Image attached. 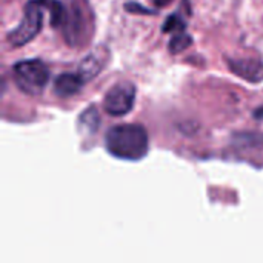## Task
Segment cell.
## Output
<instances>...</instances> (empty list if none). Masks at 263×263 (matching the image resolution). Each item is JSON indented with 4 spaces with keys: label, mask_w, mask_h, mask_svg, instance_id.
<instances>
[{
    "label": "cell",
    "mask_w": 263,
    "mask_h": 263,
    "mask_svg": "<svg viewBox=\"0 0 263 263\" xmlns=\"http://www.w3.org/2000/svg\"><path fill=\"white\" fill-rule=\"evenodd\" d=\"M12 77L20 91L35 97L45 91L49 80V69L39 59H26L12 66Z\"/></svg>",
    "instance_id": "7a4b0ae2"
},
{
    "label": "cell",
    "mask_w": 263,
    "mask_h": 263,
    "mask_svg": "<svg viewBox=\"0 0 263 263\" xmlns=\"http://www.w3.org/2000/svg\"><path fill=\"white\" fill-rule=\"evenodd\" d=\"M125 8H126L128 11H131V12H139V11H142V14H154L153 11L146 9V8H142V6L137 5V3H128ZM139 14H140V12H139Z\"/></svg>",
    "instance_id": "7c38bea8"
},
{
    "label": "cell",
    "mask_w": 263,
    "mask_h": 263,
    "mask_svg": "<svg viewBox=\"0 0 263 263\" xmlns=\"http://www.w3.org/2000/svg\"><path fill=\"white\" fill-rule=\"evenodd\" d=\"M254 117H256V119H263V106L257 108V109L254 111Z\"/></svg>",
    "instance_id": "4fadbf2b"
},
{
    "label": "cell",
    "mask_w": 263,
    "mask_h": 263,
    "mask_svg": "<svg viewBox=\"0 0 263 263\" xmlns=\"http://www.w3.org/2000/svg\"><path fill=\"white\" fill-rule=\"evenodd\" d=\"M185 28H186V25H185L183 18H182L180 15L174 14V15H170V17L165 20L162 31H163V32L177 34V32H182V31H185Z\"/></svg>",
    "instance_id": "8fae6325"
},
{
    "label": "cell",
    "mask_w": 263,
    "mask_h": 263,
    "mask_svg": "<svg viewBox=\"0 0 263 263\" xmlns=\"http://www.w3.org/2000/svg\"><path fill=\"white\" fill-rule=\"evenodd\" d=\"M62 28L69 45H80L88 40V35L92 31V15L91 11H88V6L74 2Z\"/></svg>",
    "instance_id": "277c9868"
},
{
    "label": "cell",
    "mask_w": 263,
    "mask_h": 263,
    "mask_svg": "<svg viewBox=\"0 0 263 263\" xmlns=\"http://www.w3.org/2000/svg\"><path fill=\"white\" fill-rule=\"evenodd\" d=\"M108 153L122 160H140L149 149L148 133L142 125L125 123L109 128L105 134Z\"/></svg>",
    "instance_id": "6da1fadb"
},
{
    "label": "cell",
    "mask_w": 263,
    "mask_h": 263,
    "mask_svg": "<svg viewBox=\"0 0 263 263\" xmlns=\"http://www.w3.org/2000/svg\"><path fill=\"white\" fill-rule=\"evenodd\" d=\"M83 83L85 82L80 79V76L77 72H65V74H60L55 79L54 92H55V96H59L62 99H66V97L76 96L82 89Z\"/></svg>",
    "instance_id": "ba28073f"
},
{
    "label": "cell",
    "mask_w": 263,
    "mask_h": 263,
    "mask_svg": "<svg viewBox=\"0 0 263 263\" xmlns=\"http://www.w3.org/2000/svg\"><path fill=\"white\" fill-rule=\"evenodd\" d=\"M99 123H100V117L94 106H89L88 109H85L79 119L80 129H83L86 133H94L99 128Z\"/></svg>",
    "instance_id": "9c48e42d"
},
{
    "label": "cell",
    "mask_w": 263,
    "mask_h": 263,
    "mask_svg": "<svg viewBox=\"0 0 263 263\" xmlns=\"http://www.w3.org/2000/svg\"><path fill=\"white\" fill-rule=\"evenodd\" d=\"M45 9L46 6L43 0H29L25 5L20 23L8 34V42L12 46H23L29 43L42 29Z\"/></svg>",
    "instance_id": "3957f363"
},
{
    "label": "cell",
    "mask_w": 263,
    "mask_h": 263,
    "mask_svg": "<svg viewBox=\"0 0 263 263\" xmlns=\"http://www.w3.org/2000/svg\"><path fill=\"white\" fill-rule=\"evenodd\" d=\"M136 102V86L131 82L116 83L103 99V108L109 116L120 117L128 114Z\"/></svg>",
    "instance_id": "5b68a950"
},
{
    "label": "cell",
    "mask_w": 263,
    "mask_h": 263,
    "mask_svg": "<svg viewBox=\"0 0 263 263\" xmlns=\"http://www.w3.org/2000/svg\"><path fill=\"white\" fill-rule=\"evenodd\" d=\"M190 45H193V39L188 32L182 31L177 34H173V39L170 40V52L171 54H180L182 51H185Z\"/></svg>",
    "instance_id": "30bf717a"
},
{
    "label": "cell",
    "mask_w": 263,
    "mask_h": 263,
    "mask_svg": "<svg viewBox=\"0 0 263 263\" xmlns=\"http://www.w3.org/2000/svg\"><path fill=\"white\" fill-rule=\"evenodd\" d=\"M230 69L250 83L263 82V62L259 59H228Z\"/></svg>",
    "instance_id": "52a82bcc"
},
{
    "label": "cell",
    "mask_w": 263,
    "mask_h": 263,
    "mask_svg": "<svg viewBox=\"0 0 263 263\" xmlns=\"http://www.w3.org/2000/svg\"><path fill=\"white\" fill-rule=\"evenodd\" d=\"M154 2H156L157 6H166V5H170L173 0H154Z\"/></svg>",
    "instance_id": "5bb4252c"
},
{
    "label": "cell",
    "mask_w": 263,
    "mask_h": 263,
    "mask_svg": "<svg viewBox=\"0 0 263 263\" xmlns=\"http://www.w3.org/2000/svg\"><path fill=\"white\" fill-rule=\"evenodd\" d=\"M111 59V52L108 49V46L105 45H100V46H96L79 65L77 68V74L80 76V79L86 83L92 79H96L108 65Z\"/></svg>",
    "instance_id": "8992f818"
}]
</instances>
